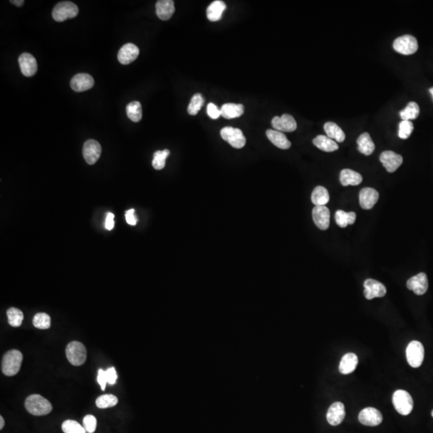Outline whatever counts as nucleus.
<instances>
[{"label":"nucleus","mask_w":433,"mask_h":433,"mask_svg":"<svg viewBox=\"0 0 433 433\" xmlns=\"http://www.w3.org/2000/svg\"><path fill=\"white\" fill-rule=\"evenodd\" d=\"M25 407L29 413L36 416L49 414L52 410V406L48 399L40 395H29L25 400Z\"/></svg>","instance_id":"obj_1"},{"label":"nucleus","mask_w":433,"mask_h":433,"mask_svg":"<svg viewBox=\"0 0 433 433\" xmlns=\"http://www.w3.org/2000/svg\"><path fill=\"white\" fill-rule=\"evenodd\" d=\"M23 362V355L18 350L7 352L2 360V372L5 376H13L20 372Z\"/></svg>","instance_id":"obj_2"},{"label":"nucleus","mask_w":433,"mask_h":433,"mask_svg":"<svg viewBox=\"0 0 433 433\" xmlns=\"http://www.w3.org/2000/svg\"><path fill=\"white\" fill-rule=\"evenodd\" d=\"M79 13V8L74 3L64 1L56 4L52 11V18L56 22H64L68 19L75 18Z\"/></svg>","instance_id":"obj_3"},{"label":"nucleus","mask_w":433,"mask_h":433,"mask_svg":"<svg viewBox=\"0 0 433 433\" xmlns=\"http://www.w3.org/2000/svg\"><path fill=\"white\" fill-rule=\"evenodd\" d=\"M392 403L395 410L400 415H407L413 409V399L407 391L397 390L392 396Z\"/></svg>","instance_id":"obj_4"},{"label":"nucleus","mask_w":433,"mask_h":433,"mask_svg":"<svg viewBox=\"0 0 433 433\" xmlns=\"http://www.w3.org/2000/svg\"><path fill=\"white\" fill-rule=\"evenodd\" d=\"M66 356L72 365L80 366L86 361L87 351L84 344L78 341H73L70 343L66 348Z\"/></svg>","instance_id":"obj_5"},{"label":"nucleus","mask_w":433,"mask_h":433,"mask_svg":"<svg viewBox=\"0 0 433 433\" xmlns=\"http://www.w3.org/2000/svg\"><path fill=\"white\" fill-rule=\"evenodd\" d=\"M406 356H407V363L411 367L415 368L420 367L423 364V358H424V348L423 344L416 340L411 341L406 349Z\"/></svg>","instance_id":"obj_6"},{"label":"nucleus","mask_w":433,"mask_h":433,"mask_svg":"<svg viewBox=\"0 0 433 433\" xmlns=\"http://www.w3.org/2000/svg\"><path fill=\"white\" fill-rule=\"evenodd\" d=\"M393 48L395 51L404 56L412 55L417 52V40L410 35L402 36L395 39L393 43Z\"/></svg>","instance_id":"obj_7"},{"label":"nucleus","mask_w":433,"mask_h":433,"mask_svg":"<svg viewBox=\"0 0 433 433\" xmlns=\"http://www.w3.org/2000/svg\"><path fill=\"white\" fill-rule=\"evenodd\" d=\"M221 137L235 149H242L244 147L247 142L243 132L238 128H223V130H221Z\"/></svg>","instance_id":"obj_8"},{"label":"nucleus","mask_w":433,"mask_h":433,"mask_svg":"<svg viewBox=\"0 0 433 433\" xmlns=\"http://www.w3.org/2000/svg\"><path fill=\"white\" fill-rule=\"evenodd\" d=\"M364 296L368 300L375 298H382L385 296L387 290L385 286L379 281L375 279H367L364 283Z\"/></svg>","instance_id":"obj_9"},{"label":"nucleus","mask_w":433,"mask_h":433,"mask_svg":"<svg viewBox=\"0 0 433 433\" xmlns=\"http://www.w3.org/2000/svg\"><path fill=\"white\" fill-rule=\"evenodd\" d=\"M359 420L362 424L366 426H377L383 421V415L379 410L374 407H367L360 411Z\"/></svg>","instance_id":"obj_10"},{"label":"nucleus","mask_w":433,"mask_h":433,"mask_svg":"<svg viewBox=\"0 0 433 433\" xmlns=\"http://www.w3.org/2000/svg\"><path fill=\"white\" fill-rule=\"evenodd\" d=\"M101 154V146L95 140H88L83 147V156L88 165H94Z\"/></svg>","instance_id":"obj_11"},{"label":"nucleus","mask_w":433,"mask_h":433,"mask_svg":"<svg viewBox=\"0 0 433 433\" xmlns=\"http://www.w3.org/2000/svg\"><path fill=\"white\" fill-rule=\"evenodd\" d=\"M407 287L417 295L425 294L428 288V280L425 273H419L410 278L407 282Z\"/></svg>","instance_id":"obj_12"},{"label":"nucleus","mask_w":433,"mask_h":433,"mask_svg":"<svg viewBox=\"0 0 433 433\" xmlns=\"http://www.w3.org/2000/svg\"><path fill=\"white\" fill-rule=\"evenodd\" d=\"M312 216L316 227L322 231H326L330 226V210L326 205L314 206L312 210Z\"/></svg>","instance_id":"obj_13"},{"label":"nucleus","mask_w":433,"mask_h":433,"mask_svg":"<svg viewBox=\"0 0 433 433\" xmlns=\"http://www.w3.org/2000/svg\"><path fill=\"white\" fill-rule=\"evenodd\" d=\"M274 130L279 132L291 133L296 130L297 123L292 116L283 114L282 117H275L271 122Z\"/></svg>","instance_id":"obj_14"},{"label":"nucleus","mask_w":433,"mask_h":433,"mask_svg":"<svg viewBox=\"0 0 433 433\" xmlns=\"http://www.w3.org/2000/svg\"><path fill=\"white\" fill-rule=\"evenodd\" d=\"M380 161L388 173H394L403 163L401 155L393 151H384L380 154Z\"/></svg>","instance_id":"obj_15"},{"label":"nucleus","mask_w":433,"mask_h":433,"mask_svg":"<svg viewBox=\"0 0 433 433\" xmlns=\"http://www.w3.org/2000/svg\"><path fill=\"white\" fill-rule=\"evenodd\" d=\"M19 64L23 75L28 77L34 76L38 69L36 59L29 53H23L20 55L19 57Z\"/></svg>","instance_id":"obj_16"},{"label":"nucleus","mask_w":433,"mask_h":433,"mask_svg":"<svg viewBox=\"0 0 433 433\" xmlns=\"http://www.w3.org/2000/svg\"><path fill=\"white\" fill-rule=\"evenodd\" d=\"M70 85L73 91L82 92L93 87L94 80L89 74L79 73L72 77Z\"/></svg>","instance_id":"obj_17"},{"label":"nucleus","mask_w":433,"mask_h":433,"mask_svg":"<svg viewBox=\"0 0 433 433\" xmlns=\"http://www.w3.org/2000/svg\"><path fill=\"white\" fill-rule=\"evenodd\" d=\"M345 414L346 412L344 403L341 402L332 403L327 414L328 423H330L331 425H339L345 418Z\"/></svg>","instance_id":"obj_18"},{"label":"nucleus","mask_w":433,"mask_h":433,"mask_svg":"<svg viewBox=\"0 0 433 433\" xmlns=\"http://www.w3.org/2000/svg\"><path fill=\"white\" fill-rule=\"evenodd\" d=\"M140 50L135 44H126L120 49L118 58L120 63L125 65L131 64L139 56Z\"/></svg>","instance_id":"obj_19"},{"label":"nucleus","mask_w":433,"mask_h":433,"mask_svg":"<svg viewBox=\"0 0 433 433\" xmlns=\"http://www.w3.org/2000/svg\"><path fill=\"white\" fill-rule=\"evenodd\" d=\"M379 200V193L372 188H364L360 193V206L364 209H371L373 208Z\"/></svg>","instance_id":"obj_20"},{"label":"nucleus","mask_w":433,"mask_h":433,"mask_svg":"<svg viewBox=\"0 0 433 433\" xmlns=\"http://www.w3.org/2000/svg\"><path fill=\"white\" fill-rule=\"evenodd\" d=\"M174 12V2L173 0H159L156 4V13L161 20H169Z\"/></svg>","instance_id":"obj_21"},{"label":"nucleus","mask_w":433,"mask_h":433,"mask_svg":"<svg viewBox=\"0 0 433 433\" xmlns=\"http://www.w3.org/2000/svg\"><path fill=\"white\" fill-rule=\"evenodd\" d=\"M266 136L276 147L281 149H288L291 146L290 141L287 139L284 133L274 130L266 131Z\"/></svg>","instance_id":"obj_22"},{"label":"nucleus","mask_w":433,"mask_h":433,"mask_svg":"<svg viewBox=\"0 0 433 433\" xmlns=\"http://www.w3.org/2000/svg\"><path fill=\"white\" fill-rule=\"evenodd\" d=\"M227 9V5L223 1L216 0L208 7L206 11L207 18L212 22H216L223 17V12Z\"/></svg>","instance_id":"obj_23"},{"label":"nucleus","mask_w":433,"mask_h":433,"mask_svg":"<svg viewBox=\"0 0 433 433\" xmlns=\"http://www.w3.org/2000/svg\"><path fill=\"white\" fill-rule=\"evenodd\" d=\"M358 362L359 360L356 354L348 353L344 355L339 367L340 372L344 375L352 373L357 367Z\"/></svg>","instance_id":"obj_24"},{"label":"nucleus","mask_w":433,"mask_h":433,"mask_svg":"<svg viewBox=\"0 0 433 433\" xmlns=\"http://www.w3.org/2000/svg\"><path fill=\"white\" fill-rule=\"evenodd\" d=\"M243 114H244V106L243 104L225 103L221 109V116H223L226 119L240 118Z\"/></svg>","instance_id":"obj_25"},{"label":"nucleus","mask_w":433,"mask_h":433,"mask_svg":"<svg viewBox=\"0 0 433 433\" xmlns=\"http://www.w3.org/2000/svg\"><path fill=\"white\" fill-rule=\"evenodd\" d=\"M362 181V175L352 169H343L340 173V182L344 186L360 185Z\"/></svg>","instance_id":"obj_26"},{"label":"nucleus","mask_w":433,"mask_h":433,"mask_svg":"<svg viewBox=\"0 0 433 433\" xmlns=\"http://www.w3.org/2000/svg\"><path fill=\"white\" fill-rule=\"evenodd\" d=\"M313 144L322 151L334 152L339 149L338 144L327 136L318 135L313 140Z\"/></svg>","instance_id":"obj_27"},{"label":"nucleus","mask_w":433,"mask_h":433,"mask_svg":"<svg viewBox=\"0 0 433 433\" xmlns=\"http://www.w3.org/2000/svg\"><path fill=\"white\" fill-rule=\"evenodd\" d=\"M324 130L327 133V137L336 142L342 143L345 140V133L343 131L342 129L334 122H327L324 125Z\"/></svg>","instance_id":"obj_28"},{"label":"nucleus","mask_w":433,"mask_h":433,"mask_svg":"<svg viewBox=\"0 0 433 433\" xmlns=\"http://www.w3.org/2000/svg\"><path fill=\"white\" fill-rule=\"evenodd\" d=\"M358 149L360 153L364 155L369 156L372 154L375 150V144L370 137L369 133H364L359 137L357 139Z\"/></svg>","instance_id":"obj_29"},{"label":"nucleus","mask_w":433,"mask_h":433,"mask_svg":"<svg viewBox=\"0 0 433 433\" xmlns=\"http://www.w3.org/2000/svg\"><path fill=\"white\" fill-rule=\"evenodd\" d=\"M329 200L330 196L325 187L317 186L312 192L311 201L315 206L326 205L329 202Z\"/></svg>","instance_id":"obj_30"},{"label":"nucleus","mask_w":433,"mask_h":433,"mask_svg":"<svg viewBox=\"0 0 433 433\" xmlns=\"http://www.w3.org/2000/svg\"><path fill=\"white\" fill-rule=\"evenodd\" d=\"M356 220V213L354 212H345L344 210L336 211V222L339 227L345 228L348 225H353Z\"/></svg>","instance_id":"obj_31"},{"label":"nucleus","mask_w":433,"mask_h":433,"mask_svg":"<svg viewBox=\"0 0 433 433\" xmlns=\"http://www.w3.org/2000/svg\"><path fill=\"white\" fill-rule=\"evenodd\" d=\"M128 118L133 122H139L142 118V107L139 101H133L126 106Z\"/></svg>","instance_id":"obj_32"},{"label":"nucleus","mask_w":433,"mask_h":433,"mask_svg":"<svg viewBox=\"0 0 433 433\" xmlns=\"http://www.w3.org/2000/svg\"><path fill=\"white\" fill-rule=\"evenodd\" d=\"M419 107L415 102H410L407 103V107L400 112V118L403 121H411L415 120L419 117Z\"/></svg>","instance_id":"obj_33"},{"label":"nucleus","mask_w":433,"mask_h":433,"mask_svg":"<svg viewBox=\"0 0 433 433\" xmlns=\"http://www.w3.org/2000/svg\"><path fill=\"white\" fill-rule=\"evenodd\" d=\"M7 314H8V323L10 324L11 326L18 328L22 324L24 314L17 308L12 307L8 309Z\"/></svg>","instance_id":"obj_34"},{"label":"nucleus","mask_w":433,"mask_h":433,"mask_svg":"<svg viewBox=\"0 0 433 433\" xmlns=\"http://www.w3.org/2000/svg\"><path fill=\"white\" fill-rule=\"evenodd\" d=\"M170 152L168 149H165L163 151H157L153 154V160L152 162L153 167L157 170H161L165 166V161L169 156Z\"/></svg>","instance_id":"obj_35"},{"label":"nucleus","mask_w":433,"mask_h":433,"mask_svg":"<svg viewBox=\"0 0 433 433\" xmlns=\"http://www.w3.org/2000/svg\"><path fill=\"white\" fill-rule=\"evenodd\" d=\"M118 403V399L116 397L115 395H111V394H106V395H101L96 399L95 400V404L99 408H107V407H114L117 405Z\"/></svg>","instance_id":"obj_36"},{"label":"nucleus","mask_w":433,"mask_h":433,"mask_svg":"<svg viewBox=\"0 0 433 433\" xmlns=\"http://www.w3.org/2000/svg\"><path fill=\"white\" fill-rule=\"evenodd\" d=\"M204 102L205 100H204V98H203L201 94H195L191 99L190 103L188 106V114L192 116L197 115L204 104Z\"/></svg>","instance_id":"obj_37"},{"label":"nucleus","mask_w":433,"mask_h":433,"mask_svg":"<svg viewBox=\"0 0 433 433\" xmlns=\"http://www.w3.org/2000/svg\"><path fill=\"white\" fill-rule=\"evenodd\" d=\"M62 430L64 433H86L84 426L72 419H68L62 424Z\"/></svg>","instance_id":"obj_38"},{"label":"nucleus","mask_w":433,"mask_h":433,"mask_svg":"<svg viewBox=\"0 0 433 433\" xmlns=\"http://www.w3.org/2000/svg\"><path fill=\"white\" fill-rule=\"evenodd\" d=\"M33 325L39 329H48L51 326V318L46 313H38L34 316Z\"/></svg>","instance_id":"obj_39"},{"label":"nucleus","mask_w":433,"mask_h":433,"mask_svg":"<svg viewBox=\"0 0 433 433\" xmlns=\"http://www.w3.org/2000/svg\"><path fill=\"white\" fill-rule=\"evenodd\" d=\"M413 130V124L411 121H402L399 125L398 135L401 139H407L411 136Z\"/></svg>","instance_id":"obj_40"},{"label":"nucleus","mask_w":433,"mask_h":433,"mask_svg":"<svg viewBox=\"0 0 433 433\" xmlns=\"http://www.w3.org/2000/svg\"><path fill=\"white\" fill-rule=\"evenodd\" d=\"M83 423H84V429L87 433L95 432L96 423H97L95 416L91 415H86L83 419Z\"/></svg>","instance_id":"obj_41"},{"label":"nucleus","mask_w":433,"mask_h":433,"mask_svg":"<svg viewBox=\"0 0 433 433\" xmlns=\"http://www.w3.org/2000/svg\"><path fill=\"white\" fill-rule=\"evenodd\" d=\"M207 114L209 118L216 120L221 116V110L214 103H209L207 106Z\"/></svg>","instance_id":"obj_42"},{"label":"nucleus","mask_w":433,"mask_h":433,"mask_svg":"<svg viewBox=\"0 0 433 433\" xmlns=\"http://www.w3.org/2000/svg\"><path fill=\"white\" fill-rule=\"evenodd\" d=\"M106 376H107V383L114 385L118 380V374L116 372L115 368H110L106 371Z\"/></svg>","instance_id":"obj_43"},{"label":"nucleus","mask_w":433,"mask_h":433,"mask_svg":"<svg viewBox=\"0 0 433 433\" xmlns=\"http://www.w3.org/2000/svg\"><path fill=\"white\" fill-rule=\"evenodd\" d=\"M97 381L99 385L101 387V389L104 390L106 388V384L107 383V376H106V372L103 369H99L98 372Z\"/></svg>","instance_id":"obj_44"},{"label":"nucleus","mask_w":433,"mask_h":433,"mask_svg":"<svg viewBox=\"0 0 433 433\" xmlns=\"http://www.w3.org/2000/svg\"><path fill=\"white\" fill-rule=\"evenodd\" d=\"M134 212L135 210L131 209L128 210L126 213V222H127L128 224L131 225V226H135L137 223V216L134 214Z\"/></svg>","instance_id":"obj_45"},{"label":"nucleus","mask_w":433,"mask_h":433,"mask_svg":"<svg viewBox=\"0 0 433 433\" xmlns=\"http://www.w3.org/2000/svg\"><path fill=\"white\" fill-rule=\"evenodd\" d=\"M114 213H109L106 216L105 219V228L107 231H112L114 228Z\"/></svg>","instance_id":"obj_46"},{"label":"nucleus","mask_w":433,"mask_h":433,"mask_svg":"<svg viewBox=\"0 0 433 433\" xmlns=\"http://www.w3.org/2000/svg\"><path fill=\"white\" fill-rule=\"evenodd\" d=\"M11 3L14 4V5H16V6L21 7L24 5V0H12Z\"/></svg>","instance_id":"obj_47"},{"label":"nucleus","mask_w":433,"mask_h":433,"mask_svg":"<svg viewBox=\"0 0 433 433\" xmlns=\"http://www.w3.org/2000/svg\"><path fill=\"white\" fill-rule=\"evenodd\" d=\"M4 427V419L3 416H0V429H3Z\"/></svg>","instance_id":"obj_48"},{"label":"nucleus","mask_w":433,"mask_h":433,"mask_svg":"<svg viewBox=\"0 0 433 433\" xmlns=\"http://www.w3.org/2000/svg\"><path fill=\"white\" fill-rule=\"evenodd\" d=\"M429 91H430V93L431 94V95H432V97H433V87H431V88H430Z\"/></svg>","instance_id":"obj_49"},{"label":"nucleus","mask_w":433,"mask_h":433,"mask_svg":"<svg viewBox=\"0 0 433 433\" xmlns=\"http://www.w3.org/2000/svg\"><path fill=\"white\" fill-rule=\"evenodd\" d=\"M431 415H432V417H433V411H431Z\"/></svg>","instance_id":"obj_50"}]
</instances>
